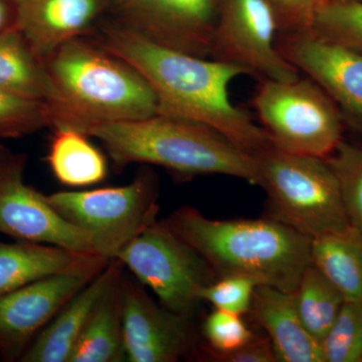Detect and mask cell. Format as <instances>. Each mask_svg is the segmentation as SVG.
Here are the masks:
<instances>
[{
  "label": "cell",
  "mask_w": 362,
  "mask_h": 362,
  "mask_svg": "<svg viewBox=\"0 0 362 362\" xmlns=\"http://www.w3.org/2000/svg\"><path fill=\"white\" fill-rule=\"evenodd\" d=\"M89 37L146 80L160 115L209 126L252 156L273 146L265 129L230 102V82L250 75L243 66L166 49L114 20L100 21Z\"/></svg>",
  "instance_id": "cell-1"
},
{
  "label": "cell",
  "mask_w": 362,
  "mask_h": 362,
  "mask_svg": "<svg viewBox=\"0 0 362 362\" xmlns=\"http://www.w3.org/2000/svg\"><path fill=\"white\" fill-rule=\"evenodd\" d=\"M206 259L216 277L242 276L293 293L311 265L312 239L282 221H218L183 206L165 221Z\"/></svg>",
  "instance_id": "cell-2"
},
{
  "label": "cell",
  "mask_w": 362,
  "mask_h": 362,
  "mask_svg": "<svg viewBox=\"0 0 362 362\" xmlns=\"http://www.w3.org/2000/svg\"><path fill=\"white\" fill-rule=\"evenodd\" d=\"M85 133L102 143L117 171L132 163L150 164L178 177L223 175L261 185L255 156L194 121L157 114L141 120L96 124Z\"/></svg>",
  "instance_id": "cell-3"
},
{
  "label": "cell",
  "mask_w": 362,
  "mask_h": 362,
  "mask_svg": "<svg viewBox=\"0 0 362 362\" xmlns=\"http://www.w3.org/2000/svg\"><path fill=\"white\" fill-rule=\"evenodd\" d=\"M45 65L59 95L52 128L71 126L85 132L96 124L158 114L156 94L146 80L89 37L61 45Z\"/></svg>",
  "instance_id": "cell-4"
},
{
  "label": "cell",
  "mask_w": 362,
  "mask_h": 362,
  "mask_svg": "<svg viewBox=\"0 0 362 362\" xmlns=\"http://www.w3.org/2000/svg\"><path fill=\"white\" fill-rule=\"evenodd\" d=\"M274 220L313 240L352 228L339 183L321 157L289 153L272 146L255 156Z\"/></svg>",
  "instance_id": "cell-5"
},
{
  "label": "cell",
  "mask_w": 362,
  "mask_h": 362,
  "mask_svg": "<svg viewBox=\"0 0 362 362\" xmlns=\"http://www.w3.org/2000/svg\"><path fill=\"white\" fill-rule=\"evenodd\" d=\"M158 195L157 176L143 166L124 187L54 192L45 199L59 216L89 233L100 256L114 259L157 221Z\"/></svg>",
  "instance_id": "cell-6"
},
{
  "label": "cell",
  "mask_w": 362,
  "mask_h": 362,
  "mask_svg": "<svg viewBox=\"0 0 362 362\" xmlns=\"http://www.w3.org/2000/svg\"><path fill=\"white\" fill-rule=\"evenodd\" d=\"M254 105L275 148L325 158L341 142L337 104L310 78L262 80Z\"/></svg>",
  "instance_id": "cell-7"
},
{
  "label": "cell",
  "mask_w": 362,
  "mask_h": 362,
  "mask_svg": "<svg viewBox=\"0 0 362 362\" xmlns=\"http://www.w3.org/2000/svg\"><path fill=\"white\" fill-rule=\"evenodd\" d=\"M168 310L192 316L202 289L218 279L209 263L176 235L165 221H156L116 257Z\"/></svg>",
  "instance_id": "cell-8"
},
{
  "label": "cell",
  "mask_w": 362,
  "mask_h": 362,
  "mask_svg": "<svg viewBox=\"0 0 362 362\" xmlns=\"http://www.w3.org/2000/svg\"><path fill=\"white\" fill-rule=\"evenodd\" d=\"M278 33L266 0H221L211 58L243 66L261 80H297L300 71L276 45Z\"/></svg>",
  "instance_id": "cell-9"
},
{
  "label": "cell",
  "mask_w": 362,
  "mask_h": 362,
  "mask_svg": "<svg viewBox=\"0 0 362 362\" xmlns=\"http://www.w3.org/2000/svg\"><path fill=\"white\" fill-rule=\"evenodd\" d=\"M25 165V154L11 153L6 148L0 152V233L99 255L89 233L66 221L45 195L26 185Z\"/></svg>",
  "instance_id": "cell-10"
},
{
  "label": "cell",
  "mask_w": 362,
  "mask_h": 362,
  "mask_svg": "<svg viewBox=\"0 0 362 362\" xmlns=\"http://www.w3.org/2000/svg\"><path fill=\"white\" fill-rule=\"evenodd\" d=\"M221 0H110L113 20L153 44L211 58Z\"/></svg>",
  "instance_id": "cell-11"
},
{
  "label": "cell",
  "mask_w": 362,
  "mask_h": 362,
  "mask_svg": "<svg viewBox=\"0 0 362 362\" xmlns=\"http://www.w3.org/2000/svg\"><path fill=\"white\" fill-rule=\"evenodd\" d=\"M111 259L97 256L74 270L57 274L0 295V354L23 356L66 302L89 284Z\"/></svg>",
  "instance_id": "cell-12"
},
{
  "label": "cell",
  "mask_w": 362,
  "mask_h": 362,
  "mask_svg": "<svg viewBox=\"0 0 362 362\" xmlns=\"http://www.w3.org/2000/svg\"><path fill=\"white\" fill-rule=\"evenodd\" d=\"M122 323L126 361L175 362L194 346L192 316L157 304L143 287L121 280Z\"/></svg>",
  "instance_id": "cell-13"
},
{
  "label": "cell",
  "mask_w": 362,
  "mask_h": 362,
  "mask_svg": "<svg viewBox=\"0 0 362 362\" xmlns=\"http://www.w3.org/2000/svg\"><path fill=\"white\" fill-rule=\"evenodd\" d=\"M279 51L304 71L362 128V52L309 33L278 35Z\"/></svg>",
  "instance_id": "cell-14"
},
{
  "label": "cell",
  "mask_w": 362,
  "mask_h": 362,
  "mask_svg": "<svg viewBox=\"0 0 362 362\" xmlns=\"http://www.w3.org/2000/svg\"><path fill=\"white\" fill-rule=\"evenodd\" d=\"M14 25L44 63L61 45L90 37L110 9V0H11Z\"/></svg>",
  "instance_id": "cell-15"
},
{
  "label": "cell",
  "mask_w": 362,
  "mask_h": 362,
  "mask_svg": "<svg viewBox=\"0 0 362 362\" xmlns=\"http://www.w3.org/2000/svg\"><path fill=\"white\" fill-rule=\"evenodd\" d=\"M125 266L114 258L40 331L21 357L23 362H69L78 337L100 300L123 277Z\"/></svg>",
  "instance_id": "cell-16"
},
{
  "label": "cell",
  "mask_w": 362,
  "mask_h": 362,
  "mask_svg": "<svg viewBox=\"0 0 362 362\" xmlns=\"http://www.w3.org/2000/svg\"><path fill=\"white\" fill-rule=\"evenodd\" d=\"M250 312L266 331L276 362H323L321 343L312 337L302 322L294 292L258 285Z\"/></svg>",
  "instance_id": "cell-17"
},
{
  "label": "cell",
  "mask_w": 362,
  "mask_h": 362,
  "mask_svg": "<svg viewBox=\"0 0 362 362\" xmlns=\"http://www.w3.org/2000/svg\"><path fill=\"white\" fill-rule=\"evenodd\" d=\"M97 256L28 240L0 242V295L77 269Z\"/></svg>",
  "instance_id": "cell-18"
},
{
  "label": "cell",
  "mask_w": 362,
  "mask_h": 362,
  "mask_svg": "<svg viewBox=\"0 0 362 362\" xmlns=\"http://www.w3.org/2000/svg\"><path fill=\"white\" fill-rule=\"evenodd\" d=\"M0 88L47 103L54 123L59 106L58 90L47 65L33 52L16 25L0 33Z\"/></svg>",
  "instance_id": "cell-19"
},
{
  "label": "cell",
  "mask_w": 362,
  "mask_h": 362,
  "mask_svg": "<svg viewBox=\"0 0 362 362\" xmlns=\"http://www.w3.org/2000/svg\"><path fill=\"white\" fill-rule=\"evenodd\" d=\"M54 130L47 160L59 182L86 187L106 178V157L90 141L89 135L71 126H57Z\"/></svg>",
  "instance_id": "cell-20"
},
{
  "label": "cell",
  "mask_w": 362,
  "mask_h": 362,
  "mask_svg": "<svg viewBox=\"0 0 362 362\" xmlns=\"http://www.w3.org/2000/svg\"><path fill=\"white\" fill-rule=\"evenodd\" d=\"M121 280L100 300L78 337L69 362L127 361L124 347Z\"/></svg>",
  "instance_id": "cell-21"
},
{
  "label": "cell",
  "mask_w": 362,
  "mask_h": 362,
  "mask_svg": "<svg viewBox=\"0 0 362 362\" xmlns=\"http://www.w3.org/2000/svg\"><path fill=\"white\" fill-rule=\"evenodd\" d=\"M312 264L339 290L345 300L362 301V233H344L312 240Z\"/></svg>",
  "instance_id": "cell-22"
},
{
  "label": "cell",
  "mask_w": 362,
  "mask_h": 362,
  "mask_svg": "<svg viewBox=\"0 0 362 362\" xmlns=\"http://www.w3.org/2000/svg\"><path fill=\"white\" fill-rule=\"evenodd\" d=\"M294 297L305 327L321 343L334 323L344 297L313 264L304 271Z\"/></svg>",
  "instance_id": "cell-23"
},
{
  "label": "cell",
  "mask_w": 362,
  "mask_h": 362,
  "mask_svg": "<svg viewBox=\"0 0 362 362\" xmlns=\"http://www.w3.org/2000/svg\"><path fill=\"white\" fill-rule=\"evenodd\" d=\"M306 33L324 42L362 51V2L319 0Z\"/></svg>",
  "instance_id": "cell-24"
},
{
  "label": "cell",
  "mask_w": 362,
  "mask_h": 362,
  "mask_svg": "<svg viewBox=\"0 0 362 362\" xmlns=\"http://www.w3.org/2000/svg\"><path fill=\"white\" fill-rule=\"evenodd\" d=\"M323 362H361L362 301L345 300L325 337L321 340Z\"/></svg>",
  "instance_id": "cell-25"
},
{
  "label": "cell",
  "mask_w": 362,
  "mask_h": 362,
  "mask_svg": "<svg viewBox=\"0 0 362 362\" xmlns=\"http://www.w3.org/2000/svg\"><path fill=\"white\" fill-rule=\"evenodd\" d=\"M324 159L337 176L350 223L362 233V147L341 140Z\"/></svg>",
  "instance_id": "cell-26"
},
{
  "label": "cell",
  "mask_w": 362,
  "mask_h": 362,
  "mask_svg": "<svg viewBox=\"0 0 362 362\" xmlns=\"http://www.w3.org/2000/svg\"><path fill=\"white\" fill-rule=\"evenodd\" d=\"M52 125L54 114L49 105L0 88V140L23 137Z\"/></svg>",
  "instance_id": "cell-27"
},
{
  "label": "cell",
  "mask_w": 362,
  "mask_h": 362,
  "mask_svg": "<svg viewBox=\"0 0 362 362\" xmlns=\"http://www.w3.org/2000/svg\"><path fill=\"white\" fill-rule=\"evenodd\" d=\"M202 334L214 349V357L235 351L256 337L242 316L218 309L206 317Z\"/></svg>",
  "instance_id": "cell-28"
},
{
  "label": "cell",
  "mask_w": 362,
  "mask_h": 362,
  "mask_svg": "<svg viewBox=\"0 0 362 362\" xmlns=\"http://www.w3.org/2000/svg\"><path fill=\"white\" fill-rule=\"evenodd\" d=\"M257 284L242 276H226L216 279L202 289V301L213 304L218 310L243 316L251 310L252 297Z\"/></svg>",
  "instance_id": "cell-29"
},
{
  "label": "cell",
  "mask_w": 362,
  "mask_h": 362,
  "mask_svg": "<svg viewBox=\"0 0 362 362\" xmlns=\"http://www.w3.org/2000/svg\"><path fill=\"white\" fill-rule=\"evenodd\" d=\"M277 18L279 35L308 32L319 0H266Z\"/></svg>",
  "instance_id": "cell-30"
},
{
  "label": "cell",
  "mask_w": 362,
  "mask_h": 362,
  "mask_svg": "<svg viewBox=\"0 0 362 362\" xmlns=\"http://www.w3.org/2000/svg\"><path fill=\"white\" fill-rule=\"evenodd\" d=\"M216 358L225 362H276L270 339L257 337L240 349Z\"/></svg>",
  "instance_id": "cell-31"
},
{
  "label": "cell",
  "mask_w": 362,
  "mask_h": 362,
  "mask_svg": "<svg viewBox=\"0 0 362 362\" xmlns=\"http://www.w3.org/2000/svg\"><path fill=\"white\" fill-rule=\"evenodd\" d=\"M16 13L11 0H0V33L14 25Z\"/></svg>",
  "instance_id": "cell-32"
},
{
  "label": "cell",
  "mask_w": 362,
  "mask_h": 362,
  "mask_svg": "<svg viewBox=\"0 0 362 362\" xmlns=\"http://www.w3.org/2000/svg\"><path fill=\"white\" fill-rule=\"evenodd\" d=\"M4 147L0 146V152H1V151H2V150H4Z\"/></svg>",
  "instance_id": "cell-33"
},
{
  "label": "cell",
  "mask_w": 362,
  "mask_h": 362,
  "mask_svg": "<svg viewBox=\"0 0 362 362\" xmlns=\"http://www.w3.org/2000/svg\"><path fill=\"white\" fill-rule=\"evenodd\" d=\"M354 1H361V2H362V0H354Z\"/></svg>",
  "instance_id": "cell-34"
},
{
  "label": "cell",
  "mask_w": 362,
  "mask_h": 362,
  "mask_svg": "<svg viewBox=\"0 0 362 362\" xmlns=\"http://www.w3.org/2000/svg\"><path fill=\"white\" fill-rule=\"evenodd\" d=\"M361 362H362V357H361Z\"/></svg>",
  "instance_id": "cell-35"
},
{
  "label": "cell",
  "mask_w": 362,
  "mask_h": 362,
  "mask_svg": "<svg viewBox=\"0 0 362 362\" xmlns=\"http://www.w3.org/2000/svg\"><path fill=\"white\" fill-rule=\"evenodd\" d=\"M359 52H362V51H359Z\"/></svg>",
  "instance_id": "cell-36"
}]
</instances>
